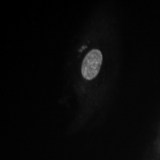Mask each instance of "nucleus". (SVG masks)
<instances>
[{"mask_svg":"<svg viewBox=\"0 0 160 160\" xmlns=\"http://www.w3.org/2000/svg\"><path fill=\"white\" fill-rule=\"evenodd\" d=\"M102 61V53L99 50L92 49L89 52L84 58L81 67L83 77L88 80L94 78L100 71Z\"/></svg>","mask_w":160,"mask_h":160,"instance_id":"1","label":"nucleus"}]
</instances>
